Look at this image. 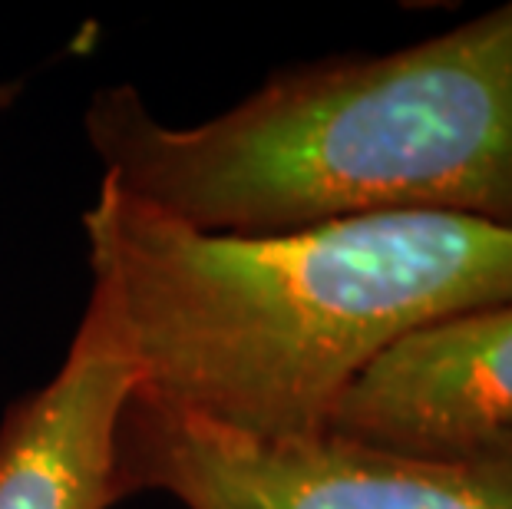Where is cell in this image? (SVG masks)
I'll use <instances>...</instances> for the list:
<instances>
[{"label":"cell","mask_w":512,"mask_h":509,"mask_svg":"<svg viewBox=\"0 0 512 509\" xmlns=\"http://www.w3.org/2000/svg\"><path fill=\"white\" fill-rule=\"evenodd\" d=\"M119 496L189 509H512V440L410 457L334 437L252 440L133 394L116 427Z\"/></svg>","instance_id":"cell-3"},{"label":"cell","mask_w":512,"mask_h":509,"mask_svg":"<svg viewBox=\"0 0 512 509\" xmlns=\"http://www.w3.org/2000/svg\"><path fill=\"white\" fill-rule=\"evenodd\" d=\"M136 364L103 291L93 288L63 367L0 420V509H110L116 427Z\"/></svg>","instance_id":"cell-5"},{"label":"cell","mask_w":512,"mask_h":509,"mask_svg":"<svg viewBox=\"0 0 512 509\" xmlns=\"http://www.w3.org/2000/svg\"><path fill=\"white\" fill-rule=\"evenodd\" d=\"M83 232L136 394L252 440L324 437L380 354L512 298V229L470 215L209 235L100 179Z\"/></svg>","instance_id":"cell-1"},{"label":"cell","mask_w":512,"mask_h":509,"mask_svg":"<svg viewBox=\"0 0 512 509\" xmlns=\"http://www.w3.org/2000/svg\"><path fill=\"white\" fill-rule=\"evenodd\" d=\"M17 90H20L17 83H7V86H0V113H4L7 106L17 100Z\"/></svg>","instance_id":"cell-6"},{"label":"cell","mask_w":512,"mask_h":509,"mask_svg":"<svg viewBox=\"0 0 512 509\" xmlns=\"http://www.w3.org/2000/svg\"><path fill=\"white\" fill-rule=\"evenodd\" d=\"M328 433L410 457L512 440V298L413 331L337 404Z\"/></svg>","instance_id":"cell-4"},{"label":"cell","mask_w":512,"mask_h":509,"mask_svg":"<svg viewBox=\"0 0 512 509\" xmlns=\"http://www.w3.org/2000/svg\"><path fill=\"white\" fill-rule=\"evenodd\" d=\"M83 129L103 179L195 232L380 212L512 229V0L384 57L278 70L195 126L156 119L136 86H106Z\"/></svg>","instance_id":"cell-2"}]
</instances>
